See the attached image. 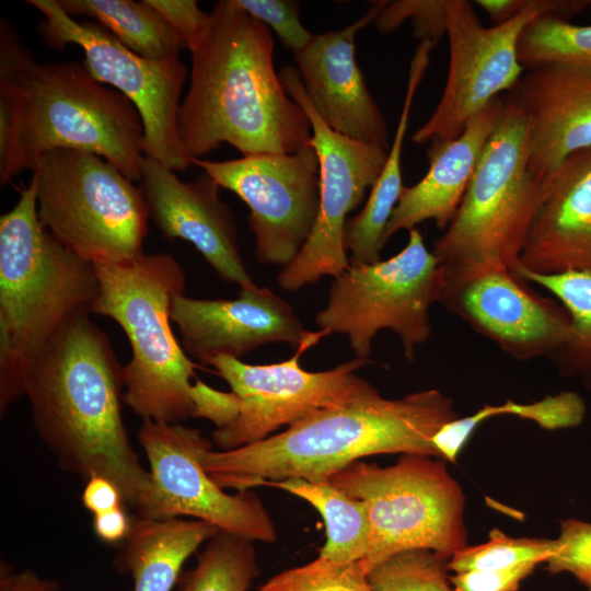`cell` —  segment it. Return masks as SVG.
<instances>
[{"label":"cell","mask_w":591,"mask_h":591,"mask_svg":"<svg viewBox=\"0 0 591 591\" xmlns=\"http://www.w3.org/2000/svg\"><path fill=\"white\" fill-rule=\"evenodd\" d=\"M209 14L206 34L190 50L189 86L176 119L189 162L222 143L243 155L310 147L309 117L275 70L270 30L232 0L216 2Z\"/></svg>","instance_id":"1"},{"label":"cell","mask_w":591,"mask_h":591,"mask_svg":"<svg viewBox=\"0 0 591 591\" xmlns=\"http://www.w3.org/2000/svg\"><path fill=\"white\" fill-rule=\"evenodd\" d=\"M124 367L111 340L83 313L68 321L33 359L26 379L32 421L58 465L88 480L104 476L125 508L148 505L151 474L137 456L121 416Z\"/></svg>","instance_id":"2"},{"label":"cell","mask_w":591,"mask_h":591,"mask_svg":"<svg viewBox=\"0 0 591 591\" xmlns=\"http://www.w3.org/2000/svg\"><path fill=\"white\" fill-rule=\"evenodd\" d=\"M94 153L140 182L141 117L121 93L76 61L38 62L13 27L0 23V182L34 170L47 152Z\"/></svg>","instance_id":"3"},{"label":"cell","mask_w":591,"mask_h":591,"mask_svg":"<svg viewBox=\"0 0 591 591\" xmlns=\"http://www.w3.org/2000/svg\"><path fill=\"white\" fill-rule=\"evenodd\" d=\"M454 402L436 389L384 398L378 390L326 407L286 430L237 449L200 453L205 471L223 489L251 490L292 477L327 480L364 456L419 453L440 457L432 439L457 418Z\"/></svg>","instance_id":"4"},{"label":"cell","mask_w":591,"mask_h":591,"mask_svg":"<svg viewBox=\"0 0 591 591\" xmlns=\"http://www.w3.org/2000/svg\"><path fill=\"white\" fill-rule=\"evenodd\" d=\"M94 265L59 242L37 216L36 183L0 217V410L25 396L30 366L72 317L91 313Z\"/></svg>","instance_id":"5"},{"label":"cell","mask_w":591,"mask_h":591,"mask_svg":"<svg viewBox=\"0 0 591 591\" xmlns=\"http://www.w3.org/2000/svg\"><path fill=\"white\" fill-rule=\"evenodd\" d=\"M93 265L99 293L91 313L114 320L131 347L124 366L123 402L142 420L181 424L194 417L192 379L197 366L177 341L170 315L173 298L184 293L181 264L158 253Z\"/></svg>","instance_id":"6"},{"label":"cell","mask_w":591,"mask_h":591,"mask_svg":"<svg viewBox=\"0 0 591 591\" xmlns=\"http://www.w3.org/2000/svg\"><path fill=\"white\" fill-rule=\"evenodd\" d=\"M543 194L544 186L529 170L525 119L505 95L499 119L433 254L447 271L484 264L514 271Z\"/></svg>","instance_id":"7"},{"label":"cell","mask_w":591,"mask_h":591,"mask_svg":"<svg viewBox=\"0 0 591 591\" xmlns=\"http://www.w3.org/2000/svg\"><path fill=\"white\" fill-rule=\"evenodd\" d=\"M32 177L40 223L70 251L92 264L144 255L142 192L115 165L88 151L59 149L37 161Z\"/></svg>","instance_id":"8"},{"label":"cell","mask_w":591,"mask_h":591,"mask_svg":"<svg viewBox=\"0 0 591 591\" xmlns=\"http://www.w3.org/2000/svg\"><path fill=\"white\" fill-rule=\"evenodd\" d=\"M444 463L403 453L391 466L358 460L328 478L367 507L370 545L361 561L366 570L403 551L426 548L449 560L467 546L464 495Z\"/></svg>","instance_id":"9"},{"label":"cell","mask_w":591,"mask_h":591,"mask_svg":"<svg viewBox=\"0 0 591 591\" xmlns=\"http://www.w3.org/2000/svg\"><path fill=\"white\" fill-rule=\"evenodd\" d=\"M444 283V267L414 228L394 256L372 264L349 260L334 278L315 323L325 336L346 335L356 357L364 360L375 335L390 329L405 358L413 360L416 348L431 336L430 309L440 302Z\"/></svg>","instance_id":"10"},{"label":"cell","mask_w":591,"mask_h":591,"mask_svg":"<svg viewBox=\"0 0 591 591\" xmlns=\"http://www.w3.org/2000/svg\"><path fill=\"white\" fill-rule=\"evenodd\" d=\"M590 4V0H531L515 18L486 27L472 2L448 0V78L437 107L413 134V141L431 146L457 138L476 115L501 92H510L523 76L518 43L524 27L542 15L568 21Z\"/></svg>","instance_id":"11"},{"label":"cell","mask_w":591,"mask_h":591,"mask_svg":"<svg viewBox=\"0 0 591 591\" xmlns=\"http://www.w3.org/2000/svg\"><path fill=\"white\" fill-rule=\"evenodd\" d=\"M44 19L38 32L55 49L77 45L90 74L121 93L138 111L143 126V153L175 172L190 162L176 127L179 97L187 68L179 56L152 60L137 55L93 21H77L57 0H28Z\"/></svg>","instance_id":"12"},{"label":"cell","mask_w":591,"mask_h":591,"mask_svg":"<svg viewBox=\"0 0 591 591\" xmlns=\"http://www.w3.org/2000/svg\"><path fill=\"white\" fill-rule=\"evenodd\" d=\"M318 339L305 341L281 362L250 364L231 357L206 362L237 398L236 417L212 432L218 448L228 451L255 443L314 412L349 403L376 390L357 374L368 362L357 357L325 371L303 369L300 356Z\"/></svg>","instance_id":"13"},{"label":"cell","mask_w":591,"mask_h":591,"mask_svg":"<svg viewBox=\"0 0 591 591\" xmlns=\"http://www.w3.org/2000/svg\"><path fill=\"white\" fill-rule=\"evenodd\" d=\"M279 78L287 94L309 117L311 146L320 164V205L315 224L300 253L277 276L283 290L296 291L324 276L335 278L349 266L344 243L347 216L366 199L385 164L389 150L332 130L314 109L296 66L282 67Z\"/></svg>","instance_id":"14"},{"label":"cell","mask_w":591,"mask_h":591,"mask_svg":"<svg viewBox=\"0 0 591 591\" xmlns=\"http://www.w3.org/2000/svg\"><path fill=\"white\" fill-rule=\"evenodd\" d=\"M138 440L149 462L152 491L137 515H188L253 542H276L275 523L259 497L252 490L227 494L205 471L200 453L212 443L199 429L143 420Z\"/></svg>","instance_id":"15"},{"label":"cell","mask_w":591,"mask_h":591,"mask_svg":"<svg viewBox=\"0 0 591 591\" xmlns=\"http://www.w3.org/2000/svg\"><path fill=\"white\" fill-rule=\"evenodd\" d=\"M250 209L255 255L287 266L306 243L320 205V164L312 146L291 154H253L224 161L190 160Z\"/></svg>","instance_id":"16"},{"label":"cell","mask_w":591,"mask_h":591,"mask_svg":"<svg viewBox=\"0 0 591 591\" xmlns=\"http://www.w3.org/2000/svg\"><path fill=\"white\" fill-rule=\"evenodd\" d=\"M524 282L502 265L445 270L440 303L514 359H553L567 339L569 313Z\"/></svg>","instance_id":"17"},{"label":"cell","mask_w":591,"mask_h":591,"mask_svg":"<svg viewBox=\"0 0 591 591\" xmlns=\"http://www.w3.org/2000/svg\"><path fill=\"white\" fill-rule=\"evenodd\" d=\"M184 350L206 362L216 357L241 359L271 343L296 350L305 341L325 336L306 331L294 309L268 288H241L236 299H195L176 294L170 308Z\"/></svg>","instance_id":"18"},{"label":"cell","mask_w":591,"mask_h":591,"mask_svg":"<svg viewBox=\"0 0 591 591\" xmlns=\"http://www.w3.org/2000/svg\"><path fill=\"white\" fill-rule=\"evenodd\" d=\"M139 186L148 217L165 239L192 243L224 281L240 289L256 285L240 253L233 213L210 176L183 182L164 163L144 155Z\"/></svg>","instance_id":"19"},{"label":"cell","mask_w":591,"mask_h":591,"mask_svg":"<svg viewBox=\"0 0 591 591\" xmlns=\"http://www.w3.org/2000/svg\"><path fill=\"white\" fill-rule=\"evenodd\" d=\"M507 96L525 119L529 170L543 186L570 155L591 148V65L525 69Z\"/></svg>","instance_id":"20"},{"label":"cell","mask_w":591,"mask_h":591,"mask_svg":"<svg viewBox=\"0 0 591 591\" xmlns=\"http://www.w3.org/2000/svg\"><path fill=\"white\" fill-rule=\"evenodd\" d=\"M384 3L373 2L366 14L344 28L314 35L293 56L309 100L332 130L389 150L385 118L356 57L357 33L375 21Z\"/></svg>","instance_id":"21"},{"label":"cell","mask_w":591,"mask_h":591,"mask_svg":"<svg viewBox=\"0 0 591 591\" xmlns=\"http://www.w3.org/2000/svg\"><path fill=\"white\" fill-rule=\"evenodd\" d=\"M517 269L591 274V148L570 155L544 185Z\"/></svg>","instance_id":"22"},{"label":"cell","mask_w":591,"mask_h":591,"mask_svg":"<svg viewBox=\"0 0 591 591\" xmlns=\"http://www.w3.org/2000/svg\"><path fill=\"white\" fill-rule=\"evenodd\" d=\"M505 95L476 115L455 139L429 146V169L415 185L404 187L383 234V245L402 230L432 220L445 230L471 183L483 150L502 111Z\"/></svg>","instance_id":"23"},{"label":"cell","mask_w":591,"mask_h":591,"mask_svg":"<svg viewBox=\"0 0 591 591\" xmlns=\"http://www.w3.org/2000/svg\"><path fill=\"white\" fill-rule=\"evenodd\" d=\"M220 530L197 519L131 517L128 535L116 545L113 564L130 573L132 591H172L185 560Z\"/></svg>","instance_id":"24"},{"label":"cell","mask_w":591,"mask_h":591,"mask_svg":"<svg viewBox=\"0 0 591 591\" xmlns=\"http://www.w3.org/2000/svg\"><path fill=\"white\" fill-rule=\"evenodd\" d=\"M434 46L436 44L427 40L417 45L409 65L404 103L385 164L362 209L346 222L344 243L347 253H350V262L372 264L381 259L383 234L405 187L402 177V152L414 97L427 72Z\"/></svg>","instance_id":"25"},{"label":"cell","mask_w":591,"mask_h":591,"mask_svg":"<svg viewBox=\"0 0 591 591\" xmlns=\"http://www.w3.org/2000/svg\"><path fill=\"white\" fill-rule=\"evenodd\" d=\"M271 486L308 501L322 515L326 541L318 557L339 564L362 561L370 545V521L366 505L327 480L287 478Z\"/></svg>","instance_id":"26"},{"label":"cell","mask_w":591,"mask_h":591,"mask_svg":"<svg viewBox=\"0 0 591 591\" xmlns=\"http://www.w3.org/2000/svg\"><path fill=\"white\" fill-rule=\"evenodd\" d=\"M70 16L100 24L137 55L163 60L187 49L178 34L146 0H57Z\"/></svg>","instance_id":"27"},{"label":"cell","mask_w":591,"mask_h":591,"mask_svg":"<svg viewBox=\"0 0 591 591\" xmlns=\"http://www.w3.org/2000/svg\"><path fill=\"white\" fill-rule=\"evenodd\" d=\"M513 273L525 282L544 288L565 306L570 316L569 333L553 360L561 374L579 378L591 389V274L538 275L523 269Z\"/></svg>","instance_id":"28"},{"label":"cell","mask_w":591,"mask_h":591,"mask_svg":"<svg viewBox=\"0 0 591 591\" xmlns=\"http://www.w3.org/2000/svg\"><path fill=\"white\" fill-rule=\"evenodd\" d=\"M584 413L586 405L575 392L548 395L529 404L507 399L503 404L485 405L472 415L457 417L444 424L433 436L432 442L442 460L455 462L475 429L491 417L518 416L534 421L544 429L555 430L578 426Z\"/></svg>","instance_id":"29"},{"label":"cell","mask_w":591,"mask_h":591,"mask_svg":"<svg viewBox=\"0 0 591 591\" xmlns=\"http://www.w3.org/2000/svg\"><path fill=\"white\" fill-rule=\"evenodd\" d=\"M259 573L253 541L219 531L207 541L196 565L182 571L177 591H248Z\"/></svg>","instance_id":"30"},{"label":"cell","mask_w":591,"mask_h":591,"mask_svg":"<svg viewBox=\"0 0 591 591\" xmlns=\"http://www.w3.org/2000/svg\"><path fill=\"white\" fill-rule=\"evenodd\" d=\"M518 56L524 69L543 63L591 65V25L538 16L522 31Z\"/></svg>","instance_id":"31"},{"label":"cell","mask_w":591,"mask_h":591,"mask_svg":"<svg viewBox=\"0 0 591 591\" xmlns=\"http://www.w3.org/2000/svg\"><path fill=\"white\" fill-rule=\"evenodd\" d=\"M449 560L426 548L403 551L367 570L370 591H454Z\"/></svg>","instance_id":"32"},{"label":"cell","mask_w":591,"mask_h":591,"mask_svg":"<svg viewBox=\"0 0 591 591\" xmlns=\"http://www.w3.org/2000/svg\"><path fill=\"white\" fill-rule=\"evenodd\" d=\"M554 540L511 537L498 529L489 532L488 541L465 546L448 563L449 570H505L546 563L554 549Z\"/></svg>","instance_id":"33"},{"label":"cell","mask_w":591,"mask_h":591,"mask_svg":"<svg viewBox=\"0 0 591 591\" xmlns=\"http://www.w3.org/2000/svg\"><path fill=\"white\" fill-rule=\"evenodd\" d=\"M258 591H370L361 561L339 564L321 557L279 572Z\"/></svg>","instance_id":"34"},{"label":"cell","mask_w":591,"mask_h":591,"mask_svg":"<svg viewBox=\"0 0 591 591\" xmlns=\"http://www.w3.org/2000/svg\"><path fill=\"white\" fill-rule=\"evenodd\" d=\"M447 3L448 0L385 1L374 22L379 32L391 33L410 19L414 35L420 42L437 45L447 33Z\"/></svg>","instance_id":"35"},{"label":"cell","mask_w":591,"mask_h":591,"mask_svg":"<svg viewBox=\"0 0 591 591\" xmlns=\"http://www.w3.org/2000/svg\"><path fill=\"white\" fill-rule=\"evenodd\" d=\"M546 560L551 573L570 572L591 591V523L567 519Z\"/></svg>","instance_id":"36"},{"label":"cell","mask_w":591,"mask_h":591,"mask_svg":"<svg viewBox=\"0 0 591 591\" xmlns=\"http://www.w3.org/2000/svg\"><path fill=\"white\" fill-rule=\"evenodd\" d=\"M253 19L273 30L293 54L305 48L312 34L300 21V4L290 0H232Z\"/></svg>","instance_id":"37"},{"label":"cell","mask_w":591,"mask_h":591,"mask_svg":"<svg viewBox=\"0 0 591 591\" xmlns=\"http://www.w3.org/2000/svg\"><path fill=\"white\" fill-rule=\"evenodd\" d=\"M178 34L190 51L202 39L210 14L200 10L195 0H146Z\"/></svg>","instance_id":"38"},{"label":"cell","mask_w":591,"mask_h":591,"mask_svg":"<svg viewBox=\"0 0 591 591\" xmlns=\"http://www.w3.org/2000/svg\"><path fill=\"white\" fill-rule=\"evenodd\" d=\"M534 566L505 570H468L450 577L454 591H517Z\"/></svg>","instance_id":"39"},{"label":"cell","mask_w":591,"mask_h":591,"mask_svg":"<svg viewBox=\"0 0 591 591\" xmlns=\"http://www.w3.org/2000/svg\"><path fill=\"white\" fill-rule=\"evenodd\" d=\"M193 398L195 418H205L222 428L237 415V398L233 392H222L210 387L199 379L194 383Z\"/></svg>","instance_id":"40"},{"label":"cell","mask_w":591,"mask_h":591,"mask_svg":"<svg viewBox=\"0 0 591 591\" xmlns=\"http://www.w3.org/2000/svg\"><path fill=\"white\" fill-rule=\"evenodd\" d=\"M81 500L83 507L94 515L116 508H125L117 485L101 475H93L85 482Z\"/></svg>","instance_id":"41"},{"label":"cell","mask_w":591,"mask_h":591,"mask_svg":"<svg viewBox=\"0 0 591 591\" xmlns=\"http://www.w3.org/2000/svg\"><path fill=\"white\" fill-rule=\"evenodd\" d=\"M59 583L55 580L40 578L31 569L20 572L1 561L0 591H58Z\"/></svg>","instance_id":"42"},{"label":"cell","mask_w":591,"mask_h":591,"mask_svg":"<svg viewBox=\"0 0 591 591\" xmlns=\"http://www.w3.org/2000/svg\"><path fill=\"white\" fill-rule=\"evenodd\" d=\"M131 517L125 508H116L94 515L93 529L96 536L104 543L118 545L128 535Z\"/></svg>","instance_id":"43"},{"label":"cell","mask_w":591,"mask_h":591,"mask_svg":"<svg viewBox=\"0 0 591 591\" xmlns=\"http://www.w3.org/2000/svg\"><path fill=\"white\" fill-rule=\"evenodd\" d=\"M531 0H477L494 24L509 21L525 10Z\"/></svg>","instance_id":"44"},{"label":"cell","mask_w":591,"mask_h":591,"mask_svg":"<svg viewBox=\"0 0 591 591\" xmlns=\"http://www.w3.org/2000/svg\"><path fill=\"white\" fill-rule=\"evenodd\" d=\"M590 9H591V4H590Z\"/></svg>","instance_id":"45"}]
</instances>
